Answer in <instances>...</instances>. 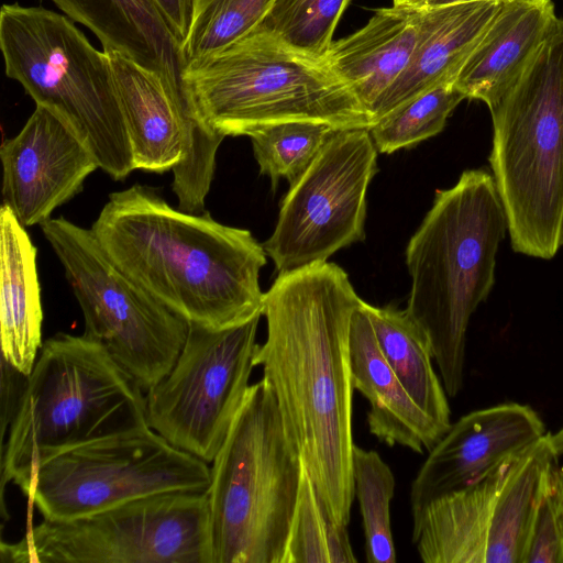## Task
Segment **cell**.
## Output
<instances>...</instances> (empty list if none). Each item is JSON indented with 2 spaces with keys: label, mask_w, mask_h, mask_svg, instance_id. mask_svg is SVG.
I'll return each mask as SVG.
<instances>
[{
  "label": "cell",
  "mask_w": 563,
  "mask_h": 563,
  "mask_svg": "<svg viewBox=\"0 0 563 563\" xmlns=\"http://www.w3.org/2000/svg\"><path fill=\"white\" fill-rule=\"evenodd\" d=\"M41 228L81 308L84 334L99 341L146 393L172 369L189 322L119 268L91 229L63 217Z\"/></svg>",
  "instance_id": "10"
},
{
  "label": "cell",
  "mask_w": 563,
  "mask_h": 563,
  "mask_svg": "<svg viewBox=\"0 0 563 563\" xmlns=\"http://www.w3.org/2000/svg\"><path fill=\"white\" fill-rule=\"evenodd\" d=\"M0 48L5 75L60 117L114 180L134 170L111 64L67 15L3 4Z\"/></svg>",
  "instance_id": "8"
},
{
  "label": "cell",
  "mask_w": 563,
  "mask_h": 563,
  "mask_svg": "<svg viewBox=\"0 0 563 563\" xmlns=\"http://www.w3.org/2000/svg\"><path fill=\"white\" fill-rule=\"evenodd\" d=\"M504 1L483 0L419 9L413 53L402 74L372 107L369 113L374 123L406 101L454 82Z\"/></svg>",
  "instance_id": "18"
},
{
  "label": "cell",
  "mask_w": 563,
  "mask_h": 563,
  "mask_svg": "<svg viewBox=\"0 0 563 563\" xmlns=\"http://www.w3.org/2000/svg\"><path fill=\"white\" fill-rule=\"evenodd\" d=\"M43 310L36 247L13 212L0 209V325L2 357L29 375L42 346Z\"/></svg>",
  "instance_id": "23"
},
{
  "label": "cell",
  "mask_w": 563,
  "mask_h": 563,
  "mask_svg": "<svg viewBox=\"0 0 563 563\" xmlns=\"http://www.w3.org/2000/svg\"><path fill=\"white\" fill-rule=\"evenodd\" d=\"M302 467L262 378L250 385L210 467L211 563H282Z\"/></svg>",
  "instance_id": "6"
},
{
  "label": "cell",
  "mask_w": 563,
  "mask_h": 563,
  "mask_svg": "<svg viewBox=\"0 0 563 563\" xmlns=\"http://www.w3.org/2000/svg\"><path fill=\"white\" fill-rule=\"evenodd\" d=\"M558 20L550 0H505L454 85L492 109L512 86Z\"/></svg>",
  "instance_id": "21"
},
{
  "label": "cell",
  "mask_w": 563,
  "mask_h": 563,
  "mask_svg": "<svg viewBox=\"0 0 563 563\" xmlns=\"http://www.w3.org/2000/svg\"><path fill=\"white\" fill-rule=\"evenodd\" d=\"M260 318L222 330L189 323L172 369L145 393L154 431L212 463L250 387Z\"/></svg>",
  "instance_id": "13"
},
{
  "label": "cell",
  "mask_w": 563,
  "mask_h": 563,
  "mask_svg": "<svg viewBox=\"0 0 563 563\" xmlns=\"http://www.w3.org/2000/svg\"><path fill=\"white\" fill-rule=\"evenodd\" d=\"M210 466L150 426L95 440L41 461L23 493L43 519L79 518L166 492H205Z\"/></svg>",
  "instance_id": "11"
},
{
  "label": "cell",
  "mask_w": 563,
  "mask_h": 563,
  "mask_svg": "<svg viewBox=\"0 0 563 563\" xmlns=\"http://www.w3.org/2000/svg\"><path fill=\"white\" fill-rule=\"evenodd\" d=\"M91 230L119 268L189 323L222 330L263 316L266 252L249 230L175 209L144 185L110 194Z\"/></svg>",
  "instance_id": "2"
},
{
  "label": "cell",
  "mask_w": 563,
  "mask_h": 563,
  "mask_svg": "<svg viewBox=\"0 0 563 563\" xmlns=\"http://www.w3.org/2000/svg\"><path fill=\"white\" fill-rule=\"evenodd\" d=\"M108 54L124 119L133 167L172 169L178 209L203 212L223 136L207 130L189 102L161 75L115 51Z\"/></svg>",
  "instance_id": "15"
},
{
  "label": "cell",
  "mask_w": 563,
  "mask_h": 563,
  "mask_svg": "<svg viewBox=\"0 0 563 563\" xmlns=\"http://www.w3.org/2000/svg\"><path fill=\"white\" fill-rule=\"evenodd\" d=\"M26 376L3 357L1 361V440L9 429L25 386Z\"/></svg>",
  "instance_id": "32"
},
{
  "label": "cell",
  "mask_w": 563,
  "mask_h": 563,
  "mask_svg": "<svg viewBox=\"0 0 563 563\" xmlns=\"http://www.w3.org/2000/svg\"><path fill=\"white\" fill-rule=\"evenodd\" d=\"M552 441L559 455L563 454V427L552 434Z\"/></svg>",
  "instance_id": "35"
},
{
  "label": "cell",
  "mask_w": 563,
  "mask_h": 563,
  "mask_svg": "<svg viewBox=\"0 0 563 563\" xmlns=\"http://www.w3.org/2000/svg\"><path fill=\"white\" fill-rule=\"evenodd\" d=\"M338 130L327 123L291 121L263 126L247 136L260 173L269 176L275 189L282 177L295 185Z\"/></svg>",
  "instance_id": "27"
},
{
  "label": "cell",
  "mask_w": 563,
  "mask_h": 563,
  "mask_svg": "<svg viewBox=\"0 0 563 563\" xmlns=\"http://www.w3.org/2000/svg\"><path fill=\"white\" fill-rule=\"evenodd\" d=\"M369 129H341L284 197L263 243L276 271L294 272L365 239L366 194L377 172Z\"/></svg>",
  "instance_id": "14"
},
{
  "label": "cell",
  "mask_w": 563,
  "mask_h": 563,
  "mask_svg": "<svg viewBox=\"0 0 563 563\" xmlns=\"http://www.w3.org/2000/svg\"><path fill=\"white\" fill-rule=\"evenodd\" d=\"M351 0H274L260 27L288 46L324 59Z\"/></svg>",
  "instance_id": "30"
},
{
  "label": "cell",
  "mask_w": 563,
  "mask_h": 563,
  "mask_svg": "<svg viewBox=\"0 0 563 563\" xmlns=\"http://www.w3.org/2000/svg\"><path fill=\"white\" fill-rule=\"evenodd\" d=\"M148 426L135 379L97 340L57 333L41 346L1 448V503L59 452Z\"/></svg>",
  "instance_id": "4"
},
{
  "label": "cell",
  "mask_w": 563,
  "mask_h": 563,
  "mask_svg": "<svg viewBox=\"0 0 563 563\" xmlns=\"http://www.w3.org/2000/svg\"><path fill=\"white\" fill-rule=\"evenodd\" d=\"M417 0H393V4L395 5H410Z\"/></svg>",
  "instance_id": "36"
},
{
  "label": "cell",
  "mask_w": 563,
  "mask_h": 563,
  "mask_svg": "<svg viewBox=\"0 0 563 563\" xmlns=\"http://www.w3.org/2000/svg\"><path fill=\"white\" fill-rule=\"evenodd\" d=\"M560 244L563 245V214H562V221H561V229H560Z\"/></svg>",
  "instance_id": "37"
},
{
  "label": "cell",
  "mask_w": 563,
  "mask_h": 563,
  "mask_svg": "<svg viewBox=\"0 0 563 563\" xmlns=\"http://www.w3.org/2000/svg\"><path fill=\"white\" fill-rule=\"evenodd\" d=\"M183 79L196 119L223 137L291 121L336 129L374 124L324 59L294 49L260 26L229 47L187 64Z\"/></svg>",
  "instance_id": "5"
},
{
  "label": "cell",
  "mask_w": 563,
  "mask_h": 563,
  "mask_svg": "<svg viewBox=\"0 0 563 563\" xmlns=\"http://www.w3.org/2000/svg\"><path fill=\"white\" fill-rule=\"evenodd\" d=\"M419 15V9L410 5L380 8L360 30L331 43L324 60L368 113L406 69L417 42Z\"/></svg>",
  "instance_id": "22"
},
{
  "label": "cell",
  "mask_w": 563,
  "mask_h": 563,
  "mask_svg": "<svg viewBox=\"0 0 563 563\" xmlns=\"http://www.w3.org/2000/svg\"><path fill=\"white\" fill-rule=\"evenodd\" d=\"M545 433L538 412L518 402L499 404L461 417L429 451L411 483L412 519L432 500L475 483Z\"/></svg>",
  "instance_id": "17"
},
{
  "label": "cell",
  "mask_w": 563,
  "mask_h": 563,
  "mask_svg": "<svg viewBox=\"0 0 563 563\" xmlns=\"http://www.w3.org/2000/svg\"><path fill=\"white\" fill-rule=\"evenodd\" d=\"M474 1H483V0H417L410 7L417 9H430L445 5H453L460 3H467Z\"/></svg>",
  "instance_id": "34"
},
{
  "label": "cell",
  "mask_w": 563,
  "mask_h": 563,
  "mask_svg": "<svg viewBox=\"0 0 563 563\" xmlns=\"http://www.w3.org/2000/svg\"><path fill=\"white\" fill-rule=\"evenodd\" d=\"M552 433L511 455L475 483L441 496L412 519L424 563H525L533 511L559 460Z\"/></svg>",
  "instance_id": "12"
},
{
  "label": "cell",
  "mask_w": 563,
  "mask_h": 563,
  "mask_svg": "<svg viewBox=\"0 0 563 563\" xmlns=\"http://www.w3.org/2000/svg\"><path fill=\"white\" fill-rule=\"evenodd\" d=\"M506 231L493 175L468 169L454 186L435 191L407 245L411 290L405 310L429 339L450 397L463 388L467 327L494 286Z\"/></svg>",
  "instance_id": "3"
},
{
  "label": "cell",
  "mask_w": 563,
  "mask_h": 563,
  "mask_svg": "<svg viewBox=\"0 0 563 563\" xmlns=\"http://www.w3.org/2000/svg\"><path fill=\"white\" fill-rule=\"evenodd\" d=\"M274 0H192L181 45L186 66L218 53L260 26Z\"/></svg>",
  "instance_id": "28"
},
{
  "label": "cell",
  "mask_w": 563,
  "mask_h": 563,
  "mask_svg": "<svg viewBox=\"0 0 563 563\" xmlns=\"http://www.w3.org/2000/svg\"><path fill=\"white\" fill-rule=\"evenodd\" d=\"M356 561L347 526L335 522L328 515L303 465L282 563Z\"/></svg>",
  "instance_id": "25"
},
{
  "label": "cell",
  "mask_w": 563,
  "mask_h": 563,
  "mask_svg": "<svg viewBox=\"0 0 563 563\" xmlns=\"http://www.w3.org/2000/svg\"><path fill=\"white\" fill-rule=\"evenodd\" d=\"M3 203L23 227L42 225L81 191L99 165L55 112L36 106L22 130L0 148Z\"/></svg>",
  "instance_id": "16"
},
{
  "label": "cell",
  "mask_w": 563,
  "mask_h": 563,
  "mask_svg": "<svg viewBox=\"0 0 563 563\" xmlns=\"http://www.w3.org/2000/svg\"><path fill=\"white\" fill-rule=\"evenodd\" d=\"M5 563H211L205 492H166L92 515L43 519L16 543H1Z\"/></svg>",
  "instance_id": "9"
},
{
  "label": "cell",
  "mask_w": 563,
  "mask_h": 563,
  "mask_svg": "<svg viewBox=\"0 0 563 563\" xmlns=\"http://www.w3.org/2000/svg\"><path fill=\"white\" fill-rule=\"evenodd\" d=\"M352 478L362 516L365 555L368 563H395L396 549L391 531L390 503L395 476L374 450L354 444Z\"/></svg>",
  "instance_id": "26"
},
{
  "label": "cell",
  "mask_w": 563,
  "mask_h": 563,
  "mask_svg": "<svg viewBox=\"0 0 563 563\" xmlns=\"http://www.w3.org/2000/svg\"><path fill=\"white\" fill-rule=\"evenodd\" d=\"M525 563H563V466L547 473L533 511Z\"/></svg>",
  "instance_id": "31"
},
{
  "label": "cell",
  "mask_w": 563,
  "mask_h": 563,
  "mask_svg": "<svg viewBox=\"0 0 563 563\" xmlns=\"http://www.w3.org/2000/svg\"><path fill=\"white\" fill-rule=\"evenodd\" d=\"M87 26L103 51L119 52L156 71L187 101L181 45L153 0H51Z\"/></svg>",
  "instance_id": "20"
},
{
  "label": "cell",
  "mask_w": 563,
  "mask_h": 563,
  "mask_svg": "<svg viewBox=\"0 0 563 563\" xmlns=\"http://www.w3.org/2000/svg\"><path fill=\"white\" fill-rule=\"evenodd\" d=\"M376 340L396 376L415 402L445 432L451 409L442 380L433 367V353L422 329L406 310L375 307L363 301Z\"/></svg>",
  "instance_id": "24"
},
{
  "label": "cell",
  "mask_w": 563,
  "mask_h": 563,
  "mask_svg": "<svg viewBox=\"0 0 563 563\" xmlns=\"http://www.w3.org/2000/svg\"><path fill=\"white\" fill-rule=\"evenodd\" d=\"M489 111V163L512 249L551 260L563 214V19Z\"/></svg>",
  "instance_id": "7"
},
{
  "label": "cell",
  "mask_w": 563,
  "mask_h": 563,
  "mask_svg": "<svg viewBox=\"0 0 563 563\" xmlns=\"http://www.w3.org/2000/svg\"><path fill=\"white\" fill-rule=\"evenodd\" d=\"M363 301L351 320L350 367L353 388L369 404V432L389 446L429 452L445 431L415 402L387 363Z\"/></svg>",
  "instance_id": "19"
},
{
  "label": "cell",
  "mask_w": 563,
  "mask_h": 563,
  "mask_svg": "<svg viewBox=\"0 0 563 563\" xmlns=\"http://www.w3.org/2000/svg\"><path fill=\"white\" fill-rule=\"evenodd\" d=\"M362 301L334 263L280 273L264 292L267 334L254 355L323 508L343 526L354 499L350 329Z\"/></svg>",
  "instance_id": "1"
},
{
  "label": "cell",
  "mask_w": 563,
  "mask_h": 563,
  "mask_svg": "<svg viewBox=\"0 0 563 563\" xmlns=\"http://www.w3.org/2000/svg\"><path fill=\"white\" fill-rule=\"evenodd\" d=\"M466 99L454 85L432 88L377 120L369 133L378 152L390 154L439 134L456 106Z\"/></svg>",
  "instance_id": "29"
},
{
  "label": "cell",
  "mask_w": 563,
  "mask_h": 563,
  "mask_svg": "<svg viewBox=\"0 0 563 563\" xmlns=\"http://www.w3.org/2000/svg\"><path fill=\"white\" fill-rule=\"evenodd\" d=\"M165 18L170 31L183 45L190 21L192 0H153Z\"/></svg>",
  "instance_id": "33"
}]
</instances>
